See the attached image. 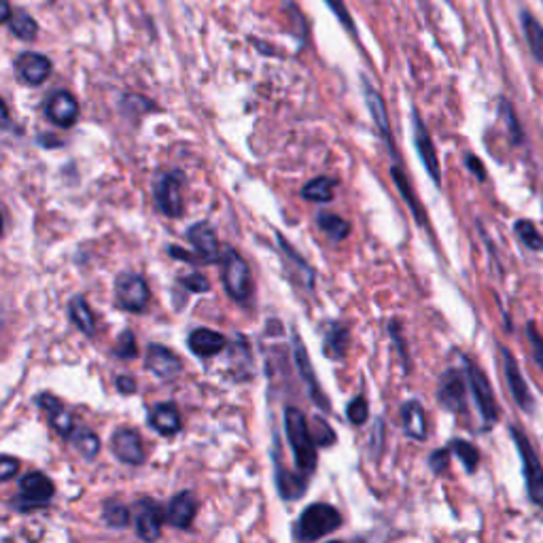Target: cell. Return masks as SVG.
I'll return each instance as SVG.
<instances>
[{
  "instance_id": "e0dca14e",
  "label": "cell",
  "mask_w": 543,
  "mask_h": 543,
  "mask_svg": "<svg viewBox=\"0 0 543 543\" xmlns=\"http://www.w3.org/2000/svg\"><path fill=\"white\" fill-rule=\"evenodd\" d=\"M363 93H365V104H368L371 119H374V126L378 127V132L382 134V138H385V142H386V147H389L391 155L397 159V149H395V142H393L389 110H386L385 100H382L380 93L369 85L368 79H363Z\"/></svg>"
},
{
  "instance_id": "bcb514c9",
  "label": "cell",
  "mask_w": 543,
  "mask_h": 543,
  "mask_svg": "<svg viewBox=\"0 0 543 543\" xmlns=\"http://www.w3.org/2000/svg\"><path fill=\"white\" fill-rule=\"evenodd\" d=\"M115 385H118V389L121 393H126V395H132V393H136V380L132 378V376H119V378L115 380Z\"/></svg>"
},
{
  "instance_id": "484cf974",
  "label": "cell",
  "mask_w": 543,
  "mask_h": 543,
  "mask_svg": "<svg viewBox=\"0 0 543 543\" xmlns=\"http://www.w3.org/2000/svg\"><path fill=\"white\" fill-rule=\"evenodd\" d=\"M348 340H351V331H348V327L342 323H331L325 331L323 353L329 359H344Z\"/></svg>"
},
{
  "instance_id": "ab89813d",
  "label": "cell",
  "mask_w": 543,
  "mask_h": 543,
  "mask_svg": "<svg viewBox=\"0 0 543 543\" xmlns=\"http://www.w3.org/2000/svg\"><path fill=\"white\" fill-rule=\"evenodd\" d=\"M526 336H529L531 348H533L535 361L539 363V368H543V337L539 334V329H537L535 320H529V325H526Z\"/></svg>"
},
{
  "instance_id": "ac0fdd59",
  "label": "cell",
  "mask_w": 543,
  "mask_h": 543,
  "mask_svg": "<svg viewBox=\"0 0 543 543\" xmlns=\"http://www.w3.org/2000/svg\"><path fill=\"white\" fill-rule=\"evenodd\" d=\"M110 450L121 463L126 465H142L145 463V448H142L141 435L132 429H119L110 440Z\"/></svg>"
},
{
  "instance_id": "ee69618b",
  "label": "cell",
  "mask_w": 543,
  "mask_h": 543,
  "mask_svg": "<svg viewBox=\"0 0 543 543\" xmlns=\"http://www.w3.org/2000/svg\"><path fill=\"white\" fill-rule=\"evenodd\" d=\"M18 471H20V463H18V458H13V457H3V463H0V480L3 482H9V480H13L15 475H18Z\"/></svg>"
},
{
  "instance_id": "4dcf8cb0",
  "label": "cell",
  "mask_w": 543,
  "mask_h": 543,
  "mask_svg": "<svg viewBox=\"0 0 543 543\" xmlns=\"http://www.w3.org/2000/svg\"><path fill=\"white\" fill-rule=\"evenodd\" d=\"M70 442H73L83 458H90L92 461V458L98 457V452H100L98 435L93 434V431L85 429V426H77V429L73 431V435H70Z\"/></svg>"
},
{
  "instance_id": "d6986e66",
  "label": "cell",
  "mask_w": 543,
  "mask_h": 543,
  "mask_svg": "<svg viewBox=\"0 0 543 543\" xmlns=\"http://www.w3.org/2000/svg\"><path fill=\"white\" fill-rule=\"evenodd\" d=\"M293 354H296V365H297V369H299V376H302V380L306 382V389L310 393V397H312V401L317 403L319 408L329 409V399H327L325 393L320 391L317 376H314L312 361H310L308 351H306V348H304L302 340H299V336L293 337Z\"/></svg>"
},
{
  "instance_id": "9c48e42d",
  "label": "cell",
  "mask_w": 543,
  "mask_h": 543,
  "mask_svg": "<svg viewBox=\"0 0 543 543\" xmlns=\"http://www.w3.org/2000/svg\"><path fill=\"white\" fill-rule=\"evenodd\" d=\"M132 523H134L136 535L142 541H158L162 537L164 514L158 501L142 497L132 506Z\"/></svg>"
},
{
  "instance_id": "f6af8a7d",
  "label": "cell",
  "mask_w": 543,
  "mask_h": 543,
  "mask_svg": "<svg viewBox=\"0 0 543 543\" xmlns=\"http://www.w3.org/2000/svg\"><path fill=\"white\" fill-rule=\"evenodd\" d=\"M465 164H467V168L471 170V174L475 176L478 181H484L486 179V173H484V166H482V162L475 155H467V159H465Z\"/></svg>"
},
{
  "instance_id": "b9f144b4",
  "label": "cell",
  "mask_w": 543,
  "mask_h": 543,
  "mask_svg": "<svg viewBox=\"0 0 543 543\" xmlns=\"http://www.w3.org/2000/svg\"><path fill=\"white\" fill-rule=\"evenodd\" d=\"M450 452H452L450 448H440V450H435L434 454H431L429 465L437 475L444 474V471L448 469V463H450Z\"/></svg>"
},
{
  "instance_id": "1f68e13d",
  "label": "cell",
  "mask_w": 543,
  "mask_h": 543,
  "mask_svg": "<svg viewBox=\"0 0 543 543\" xmlns=\"http://www.w3.org/2000/svg\"><path fill=\"white\" fill-rule=\"evenodd\" d=\"M391 176H393V182H395V185H397L399 193H401V198L406 199L409 210H412V215H414V217H417L418 225H425V213H423V210H420L418 199H417V196H414V191H412V187H409L408 179H406V176H403L401 170H399V166H393Z\"/></svg>"
},
{
  "instance_id": "3957f363",
  "label": "cell",
  "mask_w": 543,
  "mask_h": 543,
  "mask_svg": "<svg viewBox=\"0 0 543 543\" xmlns=\"http://www.w3.org/2000/svg\"><path fill=\"white\" fill-rule=\"evenodd\" d=\"M55 495L53 482L43 471H30L20 478V495L11 498V507L20 514L47 507Z\"/></svg>"
},
{
  "instance_id": "ba28073f",
  "label": "cell",
  "mask_w": 543,
  "mask_h": 543,
  "mask_svg": "<svg viewBox=\"0 0 543 543\" xmlns=\"http://www.w3.org/2000/svg\"><path fill=\"white\" fill-rule=\"evenodd\" d=\"M463 365H465V374H467V380H469L471 395H474V399H475V406H478V409H480L482 420H484L486 426L495 425L498 418V412H497L495 393H492L489 378H486L478 365L471 363L469 359H463Z\"/></svg>"
},
{
  "instance_id": "74e56055",
  "label": "cell",
  "mask_w": 543,
  "mask_h": 543,
  "mask_svg": "<svg viewBox=\"0 0 543 543\" xmlns=\"http://www.w3.org/2000/svg\"><path fill=\"white\" fill-rule=\"evenodd\" d=\"M113 354L118 359H134L136 357L138 354L136 337L130 329L121 331V336L118 337V344H115V348H113Z\"/></svg>"
},
{
  "instance_id": "f1b7e54d",
  "label": "cell",
  "mask_w": 543,
  "mask_h": 543,
  "mask_svg": "<svg viewBox=\"0 0 543 543\" xmlns=\"http://www.w3.org/2000/svg\"><path fill=\"white\" fill-rule=\"evenodd\" d=\"M337 181L331 179V176H317V179L308 181L306 185H304L302 196L310 199V202H331L334 199V191H336Z\"/></svg>"
},
{
  "instance_id": "30bf717a",
  "label": "cell",
  "mask_w": 543,
  "mask_h": 543,
  "mask_svg": "<svg viewBox=\"0 0 543 543\" xmlns=\"http://www.w3.org/2000/svg\"><path fill=\"white\" fill-rule=\"evenodd\" d=\"M467 374L461 369H448L440 378V391L437 399L450 412H465L467 408Z\"/></svg>"
},
{
  "instance_id": "7dc6e473",
  "label": "cell",
  "mask_w": 543,
  "mask_h": 543,
  "mask_svg": "<svg viewBox=\"0 0 543 543\" xmlns=\"http://www.w3.org/2000/svg\"><path fill=\"white\" fill-rule=\"evenodd\" d=\"M11 7H9V0H3V21L4 24H9V20H11Z\"/></svg>"
},
{
  "instance_id": "603a6c76",
  "label": "cell",
  "mask_w": 543,
  "mask_h": 543,
  "mask_svg": "<svg viewBox=\"0 0 543 543\" xmlns=\"http://www.w3.org/2000/svg\"><path fill=\"white\" fill-rule=\"evenodd\" d=\"M149 425L164 437H174L182 429L179 409L170 401L158 403V406L149 412Z\"/></svg>"
},
{
  "instance_id": "8fae6325",
  "label": "cell",
  "mask_w": 543,
  "mask_h": 543,
  "mask_svg": "<svg viewBox=\"0 0 543 543\" xmlns=\"http://www.w3.org/2000/svg\"><path fill=\"white\" fill-rule=\"evenodd\" d=\"M187 240L196 248L198 257L202 259L204 263H217L223 259L217 231H215V227L210 225L208 221H198V223H193L190 230H187Z\"/></svg>"
},
{
  "instance_id": "836d02e7",
  "label": "cell",
  "mask_w": 543,
  "mask_h": 543,
  "mask_svg": "<svg viewBox=\"0 0 543 543\" xmlns=\"http://www.w3.org/2000/svg\"><path fill=\"white\" fill-rule=\"evenodd\" d=\"M498 118H501L503 124H506L509 136H512L514 145H520V142L524 141V132H523V126H520V121L516 118V110H514V107L509 104L507 98L498 100Z\"/></svg>"
},
{
  "instance_id": "6da1fadb",
  "label": "cell",
  "mask_w": 543,
  "mask_h": 543,
  "mask_svg": "<svg viewBox=\"0 0 543 543\" xmlns=\"http://www.w3.org/2000/svg\"><path fill=\"white\" fill-rule=\"evenodd\" d=\"M285 431L289 437V446L293 452V461L299 474L310 478L317 469V440L306 425V417L297 408L285 409Z\"/></svg>"
},
{
  "instance_id": "52a82bcc",
  "label": "cell",
  "mask_w": 543,
  "mask_h": 543,
  "mask_svg": "<svg viewBox=\"0 0 543 543\" xmlns=\"http://www.w3.org/2000/svg\"><path fill=\"white\" fill-rule=\"evenodd\" d=\"M115 299L118 306L126 312H142L151 302L147 280L136 272H124L115 280Z\"/></svg>"
},
{
  "instance_id": "7c38bea8",
  "label": "cell",
  "mask_w": 543,
  "mask_h": 543,
  "mask_svg": "<svg viewBox=\"0 0 543 543\" xmlns=\"http://www.w3.org/2000/svg\"><path fill=\"white\" fill-rule=\"evenodd\" d=\"M501 363L514 401L518 403V408L523 409V412H531V409H533V395H531L529 385H526L523 371L518 368V361L514 359V354L509 353L506 346H501Z\"/></svg>"
},
{
  "instance_id": "7402d4cb",
  "label": "cell",
  "mask_w": 543,
  "mask_h": 543,
  "mask_svg": "<svg viewBox=\"0 0 543 543\" xmlns=\"http://www.w3.org/2000/svg\"><path fill=\"white\" fill-rule=\"evenodd\" d=\"M187 344H190L191 353L196 354V357L210 359L223 351V348L227 346V340L223 334H219V331L199 327V329H193L190 337H187Z\"/></svg>"
},
{
  "instance_id": "f546056e",
  "label": "cell",
  "mask_w": 543,
  "mask_h": 543,
  "mask_svg": "<svg viewBox=\"0 0 543 543\" xmlns=\"http://www.w3.org/2000/svg\"><path fill=\"white\" fill-rule=\"evenodd\" d=\"M9 30L13 32V36H18L20 41H35L38 35V24L32 15H28L24 9L13 11L9 20Z\"/></svg>"
},
{
  "instance_id": "277c9868",
  "label": "cell",
  "mask_w": 543,
  "mask_h": 543,
  "mask_svg": "<svg viewBox=\"0 0 543 543\" xmlns=\"http://www.w3.org/2000/svg\"><path fill=\"white\" fill-rule=\"evenodd\" d=\"M223 285L227 296L238 304H248L253 297V274L242 255L231 247L225 248L223 259Z\"/></svg>"
},
{
  "instance_id": "7a4b0ae2",
  "label": "cell",
  "mask_w": 543,
  "mask_h": 543,
  "mask_svg": "<svg viewBox=\"0 0 543 543\" xmlns=\"http://www.w3.org/2000/svg\"><path fill=\"white\" fill-rule=\"evenodd\" d=\"M342 526V514L329 503H312L302 512L293 526V537L299 541H317Z\"/></svg>"
},
{
  "instance_id": "d4e9b609",
  "label": "cell",
  "mask_w": 543,
  "mask_h": 543,
  "mask_svg": "<svg viewBox=\"0 0 543 543\" xmlns=\"http://www.w3.org/2000/svg\"><path fill=\"white\" fill-rule=\"evenodd\" d=\"M69 314L70 320L77 325V329L81 331V334L93 337L96 336V317H93L90 304H87V299L83 296H77L69 302Z\"/></svg>"
},
{
  "instance_id": "60d3db41",
  "label": "cell",
  "mask_w": 543,
  "mask_h": 543,
  "mask_svg": "<svg viewBox=\"0 0 543 543\" xmlns=\"http://www.w3.org/2000/svg\"><path fill=\"white\" fill-rule=\"evenodd\" d=\"M185 289H190L193 293H207L210 291V280L204 274H199V272H191L190 276H185V279L179 280Z\"/></svg>"
},
{
  "instance_id": "ffe728a7",
  "label": "cell",
  "mask_w": 543,
  "mask_h": 543,
  "mask_svg": "<svg viewBox=\"0 0 543 543\" xmlns=\"http://www.w3.org/2000/svg\"><path fill=\"white\" fill-rule=\"evenodd\" d=\"M36 403H38V408H41L43 412L49 417V423H52L53 429L69 440L77 426H75L73 414L64 408V403L60 401L55 395H52V393H41V395L36 397Z\"/></svg>"
},
{
  "instance_id": "7bdbcfd3",
  "label": "cell",
  "mask_w": 543,
  "mask_h": 543,
  "mask_svg": "<svg viewBox=\"0 0 543 543\" xmlns=\"http://www.w3.org/2000/svg\"><path fill=\"white\" fill-rule=\"evenodd\" d=\"M325 3H327V7L334 11L336 18L342 20V24H344L348 30L353 32V18H351V13H348L344 0H325Z\"/></svg>"
},
{
  "instance_id": "83f0119b",
  "label": "cell",
  "mask_w": 543,
  "mask_h": 543,
  "mask_svg": "<svg viewBox=\"0 0 543 543\" xmlns=\"http://www.w3.org/2000/svg\"><path fill=\"white\" fill-rule=\"evenodd\" d=\"M520 21H523V30L526 43H529L531 53H533V58L543 66V26L539 24V20H535L533 15L529 13V11H523Z\"/></svg>"
},
{
  "instance_id": "4fadbf2b",
  "label": "cell",
  "mask_w": 543,
  "mask_h": 543,
  "mask_svg": "<svg viewBox=\"0 0 543 543\" xmlns=\"http://www.w3.org/2000/svg\"><path fill=\"white\" fill-rule=\"evenodd\" d=\"M145 368L151 371L153 376L162 380H174L179 378L182 371V361L179 354L170 351L168 346L162 344H149L147 346V357H145Z\"/></svg>"
},
{
  "instance_id": "5b68a950",
  "label": "cell",
  "mask_w": 543,
  "mask_h": 543,
  "mask_svg": "<svg viewBox=\"0 0 543 543\" xmlns=\"http://www.w3.org/2000/svg\"><path fill=\"white\" fill-rule=\"evenodd\" d=\"M182 185H185V174L181 170H164V173H158V176H155L153 198L166 217L179 219L185 213Z\"/></svg>"
},
{
  "instance_id": "f35d334b",
  "label": "cell",
  "mask_w": 543,
  "mask_h": 543,
  "mask_svg": "<svg viewBox=\"0 0 543 543\" xmlns=\"http://www.w3.org/2000/svg\"><path fill=\"white\" fill-rule=\"evenodd\" d=\"M346 417L351 420L353 425H365L369 418V406H368V399L363 395H357L353 399L351 403H348L346 408Z\"/></svg>"
},
{
  "instance_id": "8d00e7d4",
  "label": "cell",
  "mask_w": 543,
  "mask_h": 543,
  "mask_svg": "<svg viewBox=\"0 0 543 543\" xmlns=\"http://www.w3.org/2000/svg\"><path fill=\"white\" fill-rule=\"evenodd\" d=\"M514 230H516V236L520 238V242H523V245L529 248V251H541L543 238L539 234V230H537V227L531 223V221H524V219L518 221Z\"/></svg>"
},
{
  "instance_id": "8992f818",
  "label": "cell",
  "mask_w": 543,
  "mask_h": 543,
  "mask_svg": "<svg viewBox=\"0 0 543 543\" xmlns=\"http://www.w3.org/2000/svg\"><path fill=\"white\" fill-rule=\"evenodd\" d=\"M509 435H512L514 444L518 448L520 458H523V474H524V484H526V492H529V498L537 507L543 509V465L539 461V457H537L535 448L531 446L529 437H526L520 429H516V426L509 429Z\"/></svg>"
},
{
  "instance_id": "cb8c5ba5",
  "label": "cell",
  "mask_w": 543,
  "mask_h": 543,
  "mask_svg": "<svg viewBox=\"0 0 543 543\" xmlns=\"http://www.w3.org/2000/svg\"><path fill=\"white\" fill-rule=\"evenodd\" d=\"M401 425L408 437L417 442L426 440V418L425 409L418 401H406L401 408Z\"/></svg>"
},
{
  "instance_id": "e575fe53",
  "label": "cell",
  "mask_w": 543,
  "mask_h": 543,
  "mask_svg": "<svg viewBox=\"0 0 543 543\" xmlns=\"http://www.w3.org/2000/svg\"><path fill=\"white\" fill-rule=\"evenodd\" d=\"M130 518H132L130 509L121 506L119 501H107L102 506V520L109 529H126Z\"/></svg>"
},
{
  "instance_id": "d590c367",
  "label": "cell",
  "mask_w": 543,
  "mask_h": 543,
  "mask_svg": "<svg viewBox=\"0 0 543 543\" xmlns=\"http://www.w3.org/2000/svg\"><path fill=\"white\" fill-rule=\"evenodd\" d=\"M450 450L457 454L458 461L463 463V467L469 471V474H474L475 469H478L480 465V450L474 444H469V442L465 440H452L450 442Z\"/></svg>"
},
{
  "instance_id": "4316f807",
  "label": "cell",
  "mask_w": 543,
  "mask_h": 543,
  "mask_svg": "<svg viewBox=\"0 0 543 543\" xmlns=\"http://www.w3.org/2000/svg\"><path fill=\"white\" fill-rule=\"evenodd\" d=\"M276 238H279V245L282 248V253H285V259L291 263L289 265L291 276L296 274V270H299V280H297L299 285H304L306 289H312V287H314V270L310 268L306 259L299 257V253L296 251V248H293L291 245H287L285 238H282L280 234H276Z\"/></svg>"
},
{
  "instance_id": "44dd1931",
  "label": "cell",
  "mask_w": 543,
  "mask_h": 543,
  "mask_svg": "<svg viewBox=\"0 0 543 543\" xmlns=\"http://www.w3.org/2000/svg\"><path fill=\"white\" fill-rule=\"evenodd\" d=\"M198 514V501L190 490H182L179 495L170 498L168 509H166V523L174 529H190L193 518Z\"/></svg>"
},
{
  "instance_id": "2e32d148",
  "label": "cell",
  "mask_w": 543,
  "mask_h": 543,
  "mask_svg": "<svg viewBox=\"0 0 543 543\" xmlns=\"http://www.w3.org/2000/svg\"><path fill=\"white\" fill-rule=\"evenodd\" d=\"M412 130H414V145H417V151L420 155V159H423L426 173H429L431 179H434L437 185H440L442 173H440V159H437L434 141H431L429 130H426L425 121L420 119L418 110H412Z\"/></svg>"
},
{
  "instance_id": "5bb4252c",
  "label": "cell",
  "mask_w": 543,
  "mask_h": 543,
  "mask_svg": "<svg viewBox=\"0 0 543 543\" xmlns=\"http://www.w3.org/2000/svg\"><path fill=\"white\" fill-rule=\"evenodd\" d=\"M15 75L26 85H43L52 75V60L35 52L20 53L15 60Z\"/></svg>"
},
{
  "instance_id": "9a60e30c",
  "label": "cell",
  "mask_w": 543,
  "mask_h": 543,
  "mask_svg": "<svg viewBox=\"0 0 543 543\" xmlns=\"http://www.w3.org/2000/svg\"><path fill=\"white\" fill-rule=\"evenodd\" d=\"M45 118L58 127H70L79 119V102L70 92L58 90L47 98Z\"/></svg>"
},
{
  "instance_id": "d6a6232c",
  "label": "cell",
  "mask_w": 543,
  "mask_h": 543,
  "mask_svg": "<svg viewBox=\"0 0 543 543\" xmlns=\"http://www.w3.org/2000/svg\"><path fill=\"white\" fill-rule=\"evenodd\" d=\"M319 227L325 231L327 236L331 238V240H344V238L351 234V223H348L346 219H342L340 215L334 213H320L319 217Z\"/></svg>"
}]
</instances>
